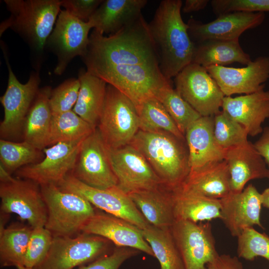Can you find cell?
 <instances>
[{
    "mask_svg": "<svg viewBox=\"0 0 269 269\" xmlns=\"http://www.w3.org/2000/svg\"><path fill=\"white\" fill-rule=\"evenodd\" d=\"M87 52L82 57L87 71L120 65L159 66L148 23L142 15L117 32L106 36L93 30Z\"/></svg>",
    "mask_w": 269,
    "mask_h": 269,
    "instance_id": "obj_1",
    "label": "cell"
},
{
    "mask_svg": "<svg viewBox=\"0 0 269 269\" xmlns=\"http://www.w3.org/2000/svg\"><path fill=\"white\" fill-rule=\"evenodd\" d=\"M182 6L181 0H162L148 23L160 71L168 80L174 78L193 59L195 44L182 18Z\"/></svg>",
    "mask_w": 269,
    "mask_h": 269,
    "instance_id": "obj_2",
    "label": "cell"
},
{
    "mask_svg": "<svg viewBox=\"0 0 269 269\" xmlns=\"http://www.w3.org/2000/svg\"><path fill=\"white\" fill-rule=\"evenodd\" d=\"M185 142L166 132L139 130L130 144L144 156L163 185L173 191L181 187L190 170Z\"/></svg>",
    "mask_w": 269,
    "mask_h": 269,
    "instance_id": "obj_3",
    "label": "cell"
},
{
    "mask_svg": "<svg viewBox=\"0 0 269 269\" xmlns=\"http://www.w3.org/2000/svg\"><path fill=\"white\" fill-rule=\"evenodd\" d=\"M10 16L0 26V35L10 28L35 54H42L60 12L59 0H5Z\"/></svg>",
    "mask_w": 269,
    "mask_h": 269,
    "instance_id": "obj_4",
    "label": "cell"
},
{
    "mask_svg": "<svg viewBox=\"0 0 269 269\" xmlns=\"http://www.w3.org/2000/svg\"><path fill=\"white\" fill-rule=\"evenodd\" d=\"M39 186L47 210L45 228L53 237H71L96 213L93 206L79 194L63 191L55 184Z\"/></svg>",
    "mask_w": 269,
    "mask_h": 269,
    "instance_id": "obj_5",
    "label": "cell"
},
{
    "mask_svg": "<svg viewBox=\"0 0 269 269\" xmlns=\"http://www.w3.org/2000/svg\"><path fill=\"white\" fill-rule=\"evenodd\" d=\"M87 72L117 88L135 108L144 100L155 97L161 88L171 83L163 75L159 66L120 65Z\"/></svg>",
    "mask_w": 269,
    "mask_h": 269,
    "instance_id": "obj_6",
    "label": "cell"
},
{
    "mask_svg": "<svg viewBox=\"0 0 269 269\" xmlns=\"http://www.w3.org/2000/svg\"><path fill=\"white\" fill-rule=\"evenodd\" d=\"M97 128L110 149L130 144L139 130L138 116L134 103L108 84L104 108Z\"/></svg>",
    "mask_w": 269,
    "mask_h": 269,
    "instance_id": "obj_7",
    "label": "cell"
},
{
    "mask_svg": "<svg viewBox=\"0 0 269 269\" xmlns=\"http://www.w3.org/2000/svg\"><path fill=\"white\" fill-rule=\"evenodd\" d=\"M111 242L85 233L75 237H53L45 259L33 269H72L110 253Z\"/></svg>",
    "mask_w": 269,
    "mask_h": 269,
    "instance_id": "obj_8",
    "label": "cell"
},
{
    "mask_svg": "<svg viewBox=\"0 0 269 269\" xmlns=\"http://www.w3.org/2000/svg\"><path fill=\"white\" fill-rule=\"evenodd\" d=\"M2 51L8 71L7 86L0 101L4 109V118L0 124L2 139L17 136L22 131L26 116L39 90L38 72H32L28 81L21 83L13 73L6 53Z\"/></svg>",
    "mask_w": 269,
    "mask_h": 269,
    "instance_id": "obj_9",
    "label": "cell"
},
{
    "mask_svg": "<svg viewBox=\"0 0 269 269\" xmlns=\"http://www.w3.org/2000/svg\"><path fill=\"white\" fill-rule=\"evenodd\" d=\"M56 185L63 191L79 194L93 206L143 229L150 224L129 195L118 186L105 189L88 186L68 174Z\"/></svg>",
    "mask_w": 269,
    "mask_h": 269,
    "instance_id": "obj_10",
    "label": "cell"
},
{
    "mask_svg": "<svg viewBox=\"0 0 269 269\" xmlns=\"http://www.w3.org/2000/svg\"><path fill=\"white\" fill-rule=\"evenodd\" d=\"M176 89L202 117L214 116L220 111L225 95L206 68L194 63L175 77Z\"/></svg>",
    "mask_w": 269,
    "mask_h": 269,
    "instance_id": "obj_11",
    "label": "cell"
},
{
    "mask_svg": "<svg viewBox=\"0 0 269 269\" xmlns=\"http://www.w3.org/2000/svg\"><path fill=\"white\" fill-rule=\"evenodd\" d=\"M70 174L95 188L105 189L118 185L109 148L97 128L83 141L76 163Z\"/></svg>",
    "mask_w": 269,
    "mask_h": 269,
    "instance_id": "obj_12",
    "label": "cell"
},
{
    "mask_svg": "<svg viewBox=\"0 0 269 269\" xmlns=\"http://www.w3.org/2000/svg\"><path fill=\"white\" fill-rule=\"evenodd\" d=\"M170 230L185 269H207L219 256L210 223L175 220Z\"/></svg>",
    "mask_w": 269,
    "mask_h": 269,
    "instance_id": "obj_13",
    "label": "cell"
},
{
    "mask_svg": "<svg viewBox=\"0 0 269 269\" xmlns=\"http://www.w3.org/2000/svg\"><path fill=\"white\" fill-rule=\"evenodd\" d=\"M1 210L14 213L27 221L32 228L45 227L47 210L40 186L28 180L14 178L0 181Z\"/></svg>",
    "mask_w": 269,
    "mask_h": 269,
    "instance_id": "obj_14",
    "label": "cell"
},
{
    "mask_svg": "<svg viewBox=\"0 0 269 269\" xmlns=\"http://www.w3.org/2000/svg\"><path fill=\"white\" fill-rule=\"evenodd\" d=\"M92 26L66 10H60L55 27L48 38L46 46L57 57L54 73L61 75L70 62L76 56L84 57L90 42Z\"/></svg>",
    "mask_w": 269,
    "mask_h": 269,
    "instance_id": "obj_15",
    "label": "cell"
},
{
    "mask_svg": "<svg viewBox=\"0 0 269 269\" xmlns=\"http://www.w3.org/2000/svg\"><path fill=\"white\" fill-rule=\"evenodd\" d=\"M109 150L117 186L127 194L164 186L144 156L132 145Z\"/></svg>",
    "mask_w": 269,
    "mask_h": 269,
    "instance_id": "obj_16",
    "label": "cell"
},
{
    "mask_svg": "<svg viewBox=\"0 0 269 269\" xmlns=\"http://www.w3.org/2000/svg\"><path fill=\"white\" fill-rule=\"evenodd\" d=\"M84 139L60 142L44 148L45 157L40 161L19 168L16 175L39 185L57 184L73 170Z\"/></svg>",
    "mask_w": 269,
    "mask_h": 269,
    "instance_id": "obj_17",
    "label": "cell"
},
{
    "mask_svg": "<svg viewBox=\"0 0 269 269\" xmlns=\"http://www.w3.org/2000/svg\"><path fill=\"white\" fill-rule=\"evenodd\" d=\"M205 68L225 96L249 94L264 90L269 79V57H258L243 68L213 65Z\"/></svg>",
    "mask_w": 269,
    "mask_h": 269,
    "instance_id": "obj_18",
    "label": "cell"
},
{
    "mask_svg": "<svg viewBox=\"0 0 269 269\" xmlns=\"http://www.w3.org/2000/svg\"><path fill=\"white\" fill-rule=\"evenodd\" d=\"M265 19L264 12H235L219 15L206 23L191 18L187 24L190 39L198 43L208 40H239L244 31L260 26Z\"/></svg>",
    "mask_w": 269,
    "mask_h": 269,
    "instance_id": "obj_19",
    "label": "cell"
},
{
    "mask_svg": "<svg viewBox=\"0 0 269 269\" xmlns=\"http://www.w3.org/2000/svg\"><path fill=\"white\" fill-rule=\"evenodd\" d=\"M220 201L221 220L232 236L238 237L255 225L264 228L260 221L262 193L253 184L241 192H230Z\"/></svg>",
    "mask_w": 269,
    "mask_h": 269,
    "instance_id": "obj_20",
    "label": "cell"
},
{
    "mask_svg": "<svg viewBox=\"0 0 269 269\" xmlns=\"http://www.w3.org/2000/svg\"><path fill=\"white\" fill-rule=\"evenodd\" d=\"M81 231L103 237L117 247L134 248L154 257L151 247L142 236L141 229L116 216L96 212Z\"/></svg>",
    "mask_w": 269,
    "mask_h": 269,
    "instance_id": "obj_21",
    "label": "cell"
},
{
    "mask_svg": "<svg viewBox=\"0 0 269 269\" xmlns=\"http://www.w3.org/2000/svg\"><path fill=\"white\" fill-rule=\"evenodd\" d=\"M230 175L231 192H241L246 183L256 179H269V167L250 141L225 150Z\"/></svg>",
    "mask_w": 269,
    "mask_h": 269,
    "instance_id": "obj_22",
    "label": "cell"
},
{
    "mask_svg": "<svg viewBox=\"0 0 269 269\" xmlns=\"http://www.w3.org/2000/svg\"><path fill=\"white\" fill-rule=\"evenodd\" d=\"M184 136L190 171L224 160L225 150L214 136V116L201 117L187 128Z\"/></svg>",
    "mask_w": 269,
    "mask_h": 269,
    "instance_id": "obj_23",
    "label": "cell"
},
{
    "mask_svg": "<svg viewBox=\"0 0 269 269\" xmlns=\"http://www.w3.org/2000/svg\"><path fill=\"white\" fill-rule=\"evenodd\" d=\"M221 109L241 125L248 135H257L262 133V124L269 118V91L236 97L225 96Z\"/></svg>",
    "mask_w": 269,
    "mask_h": 269,
    "instance_id": "obj_24",
    "label": "cell"
},
{
    "mask_svg": "<svg viewBox=\"0 0 269 269\" xmlns=\"http://www.w3.org/2000/svg\"><path fill=\"white\" fill-rule=\"evenodd\" d=\"M147 3V0H105L88 22L100 34H113L139 18Z\"/></svg>",
    "mask_w": 269,
    "mask_h": 269,
    "instance_id": "obj_25",
    "label": "cell"
},
{
    "mask_svg": "<svg viewBox=\"0 0 269 269\" xmlns=\"http://www.w3.org/2000/svg\"><path fill=\"white\" fill-rule=\"evenodd\" d=\"M146 221L161 228H170L175 219L173 190L165 186L128 194Z\"/></svg>",
    "mask_w": 269,
    "mask_h": 269,
    "instance_id": "obj_26",
    "label": "cell"
},
{
    "mask_svg": "<svg viewBox=\"0 0 269 269\" xmlns=\"http://www.w3.org/2000/svg\"><path fill=\"white\" fill-rule=\"evenodd\" d=\"M183 191L221 199L231 192L230 175L224 160L190 172L180 188Z\"/></svg>",
    "mask_w": 269,
    "mask_h": 269,
    "instance_id": "obj_27",
    "label": "cell"
},
{
    "mask_svg": "<svg viewBox=\"0 0 269 269\" xmlns=\"http://www.w3.org/2000/svg\"><path fill=\"white\" fill-rule=\"evenodd\" d=\"M52 89H39L26 116L22 133L24 140L42 150L49 145L52 113L49 104Z\"/></svg>",
    "mask_w": 269,
    "mask_h": 269,
    "instance_id": "obj_28",
    "label": "cell"
},
{
    "mask_svg": "<svg viewBox=\"0 0 269 269\" xmlns=\"http://www.w3.org/2000/svg\"><path fill=\"white\" fill-rule=\"evenodd\" d=\"M78 79L80 87L72 110L96 129L104 108L107 83L84 69L80 71Z\"/></svg>",
    "mask_w": 269,
    "mask_h": 269,
    "instance_id": "obj_29",
    "label": "cell"
},
{
    "mask_svg": "<svg viewBox=\"0 0 269 269\" xmlns=\"http://www.w3.org/2000/svg\"><path fill=\"white\" fill-rule=\"evenodd\" d=\"M192 63L203 67L225 66L234 63L247 65L252 60L241 47L239 40H208L194 43Z\"/></svg>",
    "mask_w": 269,
    "mask_h": 269,
    "instance_id": "obj_30",
    "label": "cell"
},
{
    "mask_svg": "<svg viewBox=\"0 0 269 269\" xmlns=\"http://www.w3.org/2000/svg\"><path fill=\"white\" fill-rule=\"evenodd\" d=\"M175 220L195 223L221 219L220 199L186 192L180 188L173 191Z\"/></svg>",
    "mask_w": 269,
    "mask_h": 269,
    "instance_id": "obj_31",
    "label": "cell"
},
{
    "mask_svg": "<svg viewBox=\"0 0 269 269\" xmlns=\"http://www.w3.org/2000/svg\"><path fill=\"white\" fill-rule=\"evenodd\" d=\"M141 232L158 260L160 269H185L170 228L161 229L149 224Z\"/></svg>",
    "mask_w": 269,
    "mask_h": 269,
    "instance_id": "obj_32",
    "label": "cell"
},
{
    "mask_svg": "<svg viewBox=\"0 0 269 269\" xmlns=\"http://www.w3.org/2000/svg\"><path fill=\"white\" fill-rule=\"evenodd\" d=\"M136 109L139 119V130L149 132H166L185 141V136L155 97L144 100Z\"/></svg>",
    "mask_w": 269,
    "mask_h": 269,
    "instance_id": "obj_33",
    "label": "cell"
},
{
    "mask_svg": "<svg viewBox=\"0 0 269 269\" xmlns=\"http://www.w3.org/2000/svg\"><path fill=\"white\" fill-rule=\"evenodd\" d=\"M32 230L31 227L13 226L0 232L1 266H23Z\"/></svg>",
    "mask_w": 269,
    "mask_h": 269,
    "instance_id": "obj_34",
    "label": "cell"
},
{
    "mask_svg": "<svg viewBox=\"0 0 269 269\" xmlns=\"http://www.w3.org/2000/svg\"><path fill=\"white\" fill-rule=\"evenodd\" d=\"M95 129L73 110L52 115L49 145L84 139Z\"/></svg>",
    "mask_w": 269,
    "mask_h": 269,
    "instance_id": "obj_35",
    "label": "cell"
},
{
    "mask_svg": "<svg viewBox=\"0 0 269 269\" xmlns=\"http://www.w3.org/2000/svg\"><path fill=\"white\" fill-rule=\"evenodd\" d=\"M155 97L163 105L184 135L187 128L201 117L180 95L171 83L161 88Z\"/></svg>",
    "mask_w": 269,
    "mask_h": 269,
    "instance_id": "obj_36",
    "label": "cell"
},
{
    "mask_svg": "<svg viewBox=\"0 0 269 269\" xmlns=\"http://www.w3.org/2000/svg\"><path fill=\"white\" fill-rule=\"evenodd\" d=\"M42 156L41 150L25 140L15 142L0 139V165L10 174L24 166L37 162Z\"/></svg>",
    "mask_w": 269,
    "mask_h": 269,
    "instance_id": "obj_37",
    "label": "cell"
},
{
    "mask_svg": "<svg viewBox=\"0 0 269 269\" xmlns=\"http://www.w3.org/2000/svg\"><path fill=\"white\" fill-rule=\"evenodd\" d=\"M248 133L239 123L223 111L214 116V136L224 150L247 143Z\"/></svg>",
    "mask_w": 269,
    "mask_h": 269,
    "instance_id": "obj_38",
    "label": "cell"
},
{
    "mask_svg": "<svg viewBox=\"0 0 269 269\" xmlns=\"http://www.w3.org/2000/svg\"><path fill=\"white\" fill-rule=\"evenodd\" d=\"M237 238L239 258L253 261L261 257L269 261V237L267 235L252 227L244 230Z\"/></svg>",
    "mask_w": 269,
    "mask_h": 269,
    "instance_id": "obj_39",
    "label": "cell"
},
{
    "mask_svg": "<svg viewBox=\"0 0 269 269\" xmlns=\"http://www.w3.org/2000/svg\"><path fill=\"white\" fill-rule=\"evenodd\" d=\"M53 236L45 227L32 228L23 266L33 269L46 258L51 248Z\"/></svg>",
    "mask_w": 269,
    "mask_h": 269,
    "instance_id": "obj_40",
    "label": "cell"
},
{
    "mask_svg": "<svg viewBox=\"0 0 269 269\" xmlns=\"http://www.w3.org/2000/svg\"><path fill=\"white\" fill-rule=\"evenodd\" d=\"M80 87L78 78H72L52 90L49 104L52 115L72 110L76 103Z\"/></svg>",
    "mask_w": 269,
    "mask_h": 269,
    "instance_id": "obj_41",
    "label": "cell"
},
{
    "mask_svg": "<svg viewBox=\"0 0 269 269\" xmlns=\"http://www.w3.org/2000/svg\"><path fill=\"white\" fill-rule=\"evenodd\" d=\"M210 3L217 16L235 12H269V0H212Z\"/></svg>",
    "mask_w": 269,
    "mask_h": 269,
    "instance_id": "obj_42",
    "label": "cell"
},
{
    "mask_svg": "<svg viewBox=\"0 0 269 269\" xmlns=\"http://www.w3.org/2000/svg\"><path fill=\"white\" fill-rule=\"evenodd\" d=\"M139 253L140 251L134 248L116 246L110 253L77 269H119L126 261Z\"/></svg>",
    "mask_w": 269,
    "mask_h": 269,
    "instance_id": "obj_43",
    "label": "cell"
},
{
    "mask_svg": "<svg viewBox=\"0 0 269 269\" xmlns=\"http://www.w3.org/2000/svg\"><path fill=\"white\" fill-rule=\"evenodd\" d=\"M103 0H61V6L74 17L88 22Z\"/></svg>",
    "mask_w": 269,
    "mask_h": 269,
    "instance_id": "obj_44",
    "label": "cell"
},
{
    "mask_svg": "<svg viewBox=\"0 0 269 269\" xmlns=\"http://www.w3.org/2000/svg\"><path fill=\"white\" fill-rule=\"evenodd\" d=\"M207 269H244L242 262L237 257L223 254L207 265Z\"/></svg>",
    "mask_w": 269,
    "mask_h": 269,
    "instance_id": "obj_45",
    "label": "cell"
},
{
    "mask_svg": "<svg viewBox=\"0 0 269 269\" xmlns=\"http://www.w3.org/2000/svg\"><path fill=\"white\" fill-rule=\"evenodd\" d=\"M254 145L269 166V127L263 130L261 136Z\"/></svg>",
    "mask_w": 269,
    "mask_h": 269,
    "instance_id": "obj_46",
    "label": "cell"
},
{
    "mask_svg": "<svg viewBox=\"0 0 269 269\" xmlns=\"http://www.w3.org/2000/svg\"><path fill=\"white\" fill-rule=\"evenodd\" d=\"M210 0H186L182 8L184 13H188L204 9Z\"/></svg>",
    "mask_w": 269,
    "mask_h": 269,
    "instance_id": "obj_47",
    "label": "cell"
},
{
    "mask_svg": "<svg viewBox=\"0 0 269 269\" xmlns=\"http://www.w3.org/2000/svg\"><path fill=\"white\" fill-rule=\"evenodd\" d=\"M262 206L269 208V187L262 193Z\"/></svg>",
    "mask_w": 269,
    "mask_h": 269,
    "instance_id": "obj_48",
    "label": "cell"
},
{
    "mask_svg": "<svg viewBox=\"0 0 269 269\" xmlns=\"http://www.w3.org/2000/svg\"><path fill=\"white\" fill-rule=\"evenodd\" d=\"M17 269H33L31 268H26L24 266H18L16 268Z\"/></svg>",
    "mask_w": 269,
    "mask_h": 269,
    "instance_id": "obj_49",
    "label": "cell"
}]
</instances>
